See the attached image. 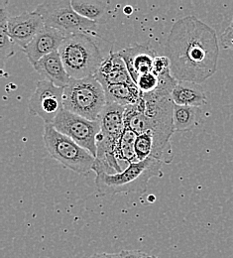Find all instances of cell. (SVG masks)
<instances>
[{
    "instance_id": "obj_1",
    "label": "cell",
    "mask_w": 233,
    "mask_h": 258,
    "mask_svg": "<svg viewBox=\"0 0 233 258\" xmlns=\"http://www.w3.org/2000/svg\"><path fill=\"white\" fill-rule=\"evenodd\" d=\"M165 56L178 82L200 85L217 70L219 43L213 28L194 15L176 21L167 37Z\"/></svg>"
},
{
    "instance_id": "obj_2",
    "label": "cell",
    "mask_w": 233,
    "mask_h": 258,
    "mask_svg": "<svg viewBox=\"0 0 233 258\" xmlns=\"http://www.w3.org/2000/svg\"><path fill=\"white\" fill-rule=\"evenodd\" d=\"M106 42L97 32L75 33L66 36L59 54L69 78L81 80L95 77L110 54L104 52L103 43Z\"/></svg>"
},
{
    "instance_id": "obj_3",
    "label": "cell",
    "mask_w": 233,
    "mask_h": 258,
    "mask_svg": "<svg viewBox=\"0 0 233 258\" xmlns=\"http://www.w3.org/2000/svg\"><path fill=\"white\" fill-rule=\"evenodd\" d=\"M162 166L163 162L150 157L144 161L129 164L121 173H101L95 180L97 190L102 196L144 193L152 178L163 176Z\"/></svg>"
},
{
    "instance_id": "obj_4",
    "label": "cell",
    "mask_w": 233,
    "mask_h": 258,
    "mask_svg": "<svg viewBox=\"0 0 233 258\" xmlns=\"http://www.w3.org/2000/svg\"><path fill=\"white\" fill-rule=\"evenodd\" d=\"M64 109L89 120H99L106 105L104 89L96 77L70 79L64 90Z\"/></svg>"
},
{
    "instance_id": "obj_5",
    "label": "cell",
    "mask_w": 233,
    "mask_h": 258,
    "mask_svg": "<svg viewBox=\"0 0 233 258\" xmlns=\"http://www.w3.org/2000/svg\"><path fill=\"white\" fill-rule=\"evenodd\" d=\"M43 139L50 156L64 167L80 175H87L93 171L96 158L52 124H45Z\"/></svg>"
},
{
    "instance_id": "obj_6",
    "label": "cell",
    "mask_w": 233,
    "mask_h": 258,
    "mask_svg": "<svg viewBox=\"0 0 233 258\" xmlns=\"http://www.w3.org/2000/svg\"><path fill=\"white\" fill-rule=\"evenodd\" d=\"M45 26L57 29L66 36L75 33L96 32L98 23L82 17L69 0H47L35 9Z\"/></svg>"
},
{
    "instance_id": "obj_7",
    "label": "cell",
    "mask_w": 233,
    "mask_h": 258,
    "mask_svg": "<svg viewBox=\"0 0 233 258\" xmlns=\"http://www.w3.org/2000/svg\"><path fill=\"white\" fill-rule=\"evenodd\" d=\"M52 125L60 133L69 137L76 144L97 157V136L100 132V121L89 120L63 109Z\"/></svg>"
},
{
    "instance_id": "obj_8",
    "label": "cell",
    "mask_w": 233,
    "mask_h": 258,
    "mask_svg": "<svg viewBox=\"0 0 233 258\" xmlns=\"http://www.w3.org/2000/svg\"><path fill=\"white\" fill-rule=\"evenodd\" d=\"M64 90L50 81H39L29 100L30 112L42 118L45 124H52L64 109Z\"/></svg>"
},
{
    "instance_id": "obj_9",
    "label": "cell",
    "mask_w": 233,
    "mask_h": 258,
    "mask_svg": "<svg viewBox=\"0 0 233 258\" xmlns=\"http://www.w3.org/2000/svg\"><path fill=\"white\" fill-rule=\"evenodd\" d=\"M45 26L42 17L33 12H24L17 16H10L7 23L9 36L13 42L24 50L34 37Z\"/></svg>"
},
{
    "instance_id": "obj_10",
    "label": "cell",
    "mask_w": 233,
    "mask_h": 258,
    "mask_svg": "<svg viewBox=\"0 0 233 258\" xmlns=\"http://www.w3.org/2000/svg\"><path fill=\"white\" fill-rule=\"evenodd\" d=\"M65 38L66 35L64 33L44 26L23 51L33 66L45 56L59 51Z\"/></svg>"
},
{
    "instance_id": "obj_11",
    "label": "cell",
    "mask_w": 233,
    "mask_h": 258,
    "mask_svg": "<svg viewBox=\"0 0 233 258\" xmlns=\"http://www.w3.org/2000/svg\"><path fill=\"white\" fill-rule=\"evenodd\" d=\"M118 53L125 62L135 85L141 76L154 73V61L157 55L151 48L135 45Z\"/></svg>"
},
{
    "instance_id": "obj_12",
    "label": "cell",
    "mask_w": 233,
    "mask_h": 258,
    "mask_svg": "<svg viewBox=\"0 0 233 258\" xmlns=\"http://www.w3.org/2000/svg\"><path fill=\"white\" fill-rule=\"evenodd\" d=\"M95 77L103 88L119 84L135 85L125 62L119 53L111 52L103 61Z\"/></svg>"
},
{
    "instance_id": "obj_13",
    "label": "cell",
    "mask_w": 233,
    "mask_h": 258,
    "mask_svg": "<svg viewBox=\"0 0 233 258\" xmlns=\"http://www.w3.org/2000/svg\"><path fill=\"white\" fill-rule=\"evenodd\" d=\"M33 68L38 74L59 88L65 89L70 81L59 51L45 56L34 64Z\"/></svg>"
},
{
    "instance_id": "obj_14",
    "label": "cell",
    "mask_w": 233,
    "mask_h": 258,
    "mask_svg": "<svg viewBox=\"0 0 233 258\" xmlns=\"http://www.w3.org/2000/svg\"><path fill=\"white\" fill-rule=\"evenodd\" d=\"M175 104L181 106L200 107L206 103V96L196 84L179 82L172 93Z\"/></svg>"
},
{
    "instance_id": "obj_15",
    "label": "cell",
    "mask_w": 233,
    "mask_h": 258,
    "mask_svg": "<svg viewBox=\"0 0 233 258\" xmlns=\"http://www.w3.org/2000/svg\"><path fill=\"white\" fill-rule=\"evenodd\" d=\"M202 112L200 107L174 104L173 122L175 132L191 131L200 125Z\"/></svg>"
},
{
    "instance_id": "obj_16",
    "label": "cell",
    "mask_w": 233,
    "mask_h": 258,
    "mask_svg": "<svg viewBox=\"0 0 233 258\" xmlns=\"http://www.w3.org/2000/svg\"><path fill=\"white\" fill-rule=\"evenodd\" d=\"M103 89L106 103H115L123 107L134 104L141 97V93L136 85L119 84L111 85Z\"/></svg>"
},
{
    "instance_id": "obj_17",
    "label": "cell",
    "mask_w": 233,
    "mask_h": 258,
    "mask_svg": "<svg viewBox=\"0 0 233 258\" xmlns=\"http://www.w3.org/2000/svg\"><path fill=\"white\" fill-rule=\"evenodd\" d=\"M108 2L101 0H71V6L82 17L99 22L106 13Z\"/></svg>"
},
{
    "instance_id": "obj_18",
    "label": "cell",
    "mask_w": 233,
    "mask_h": 258,
    "mask_svg": "<svg viewBox=\"0 0 233 258\" xmlns=\"http://www.w3.org/2000/svg\"><path fill=\"white\" fill-rule=\"evenodd\" d=\"M9 14L5 8H0V56L2 64L6 59L12 57L15 54V50L13 48L16 45L11 37L9 36L7 23L9 19Z\"/></svg>"
},
{
    "instance_id": "obj_19",
    "label": "cell",
    "mask_w": 233,
    "mask_h": 258,
    "mask_svg": "<svg viewBox=\"0 0 233 258\" xmlns=\"http://www.w3.org/2000/svg\"><path fill=\"white\" fill-rule=\"evenodd\" d=\"M136 138L137 134L134 133L133 131L127 128L124 130L117 147L116 156L118 160L127 162L128 164L137 162L135 155Z\"/></svg>"
},
{
    "instance_id": "obj_20",
    "label": "cell",
    "mask_w": 233,
    "mask_h": 258,
    "mask_svg": "<svg viewBox=\"0 0 233 258\" xmlns=\"http://www.w3.org/2000/svg\"><path fill=\"white\" fill-rule=\"evenodd\" d=\"M154 150V136L152 133L137 135L135 142V155L137 162H142L152 157Z\"/></svg>"
},
{
    "instance_id": "obj_21",
    "label": "cell",
    "mask_w": 233,
    "mask_h": 258,
    "mask_svg": "<svg viewBox=\"0 0 233 258\" xmlns=\"http://www.w3.org/2000/svg\"><path fill=\"white\" fill-rule=\"evenodd\" d=\"M136 86L139 89L141 95H146L154 92L159 86V77L155 73H149L141 76L137 82Z\"/></svg>"
},
{
    "instance_id": "obj_22",
    "label": "cell",
    "mask_w": 233,
    "mask_h": 258,
    "mask_svg": "<svg viewBox=\"0 0 233 258\" xmlns=\"http://www.w3.org/2000/svg\"><path fill=\"white\" fill-rule=\"evenodd\" d=\"M170 69V61L166 56H157L154 61V73L159 76Z\"/></svg>"
},
{
    "instance_id": "obj_23",
    "label": "cell",
    "mask_w": 233,
    "mask_h": 258,
    "mask_svg": "<svg viewBox=\"0 0 233 258\" xmlns=\"http://www.w3.org/2000/svg\"><path fill=\"white\" fill-rule=\"evenodd\" d=\"M220 44L225 50L233 51V27L228 26L220 36Z\"/></svg>"
},
{
    "instance_id": "obj_24",
    "label": "cell",
    "mask_w": 233,
    "mask_h": 258,
    "mask_svg": "<svg viewBox=\"0 0 233 258\" xmlns=\"http://www.w3.org/2000/svg\"><path fill=\"white\" fill-rule=\"evenodd\" d=\"M120 253L123 258H152V255L140 250H123Z\"/></svg>"
},
{
    "instance_id": "obj_25",
    "label": "cell",
    "mask_w": 233,
    "mask_h": 258,
    "mask_svg": "<svg viewBox=\"0 0 233 258\" xmlns=\"http://www.w3.org/2000/svg\"><path fill=\"white\" fill-rule=\"evenodd\" d=\"M89 258H123L121 253H97Z\"/></svg>"
},
{
    "instance_id": "obj_26",
    "label": "cell",
    "mask_w": 233,
    "mask_h": 258,
    "mask_svg": "<svg viewBox=\"0 0 233 258\" xmlns=\"http://www.w3.org/2000/svg\"><path fill=\"white\" fill-rule=\"evenodd\" d=\"M132 12H133L132 7H130V6H126V7H124V13H125V14L130 15Z\"/></svg>"
},
{
    "instance_id": "obj_27",
    "label": "cell",
    "mask_w": 233,
    "mask_h": 258,
    "mask_svg": "<svg viewBox=\"0 0 233 258\" xmlns=\"http://www.w3.org/2000/svg\"><path fill=\"white\" fill-rule=\"evenodd\" d=\"M230 26H231V27H233V17L232 20H231V23H230Z\"/></svg>"
},
{
    "instance_id": "obj_28",
    "label": "cell",
    "mask_w": 233,
    "mask_h": 258,
    "mask_svg": "<svg viewBox=\"0 0 233 258\" xmlns=\"http://www.w3.org/2000/svg\"><path fill=\"white\" fill-rule=\"evenodd\" d=\"M152 258H160V257H158V256H154V255H152Z\"/></svg>"
}]
</instances>
